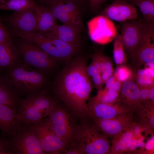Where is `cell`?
<instances>
[{
    "label": "cell",
    "mask_w": 154,
    "mask_h": 154,
    "mask_svg": "<svg viewBox=\"0 0 154 154\" xmlns=\"http://www.w3.org/2000/svg\"><path fill=\"white\" fill-rule=\"evenodd\" d=\"M113 68L112 62L110 58L106 56L103 70L101 74L103 85L113 74Z\"/></svg>",
    "instance_id": "32"
},
{
    "label": "cell",
    "mask_w": 154,
    "mask_h": 154,
    "mask_svg": "<svg viewBox=\"0 0 154 154\" xmlns=\"http://www.w3.org/2000/svg\"><path fill=\"white\" fill-rule=\"evenodd\" d=\"M67 0L72 1L76 3L77 2L79 1H80L81 0Z\"/></svg>",
    "instance_id": "46"
},
{
    "label": "cell",
    "mask_w": 154,
    "mask_h": 154,
    "mask_svg": "<svg viewBox=\"0 0 154 154\" xmlns=\"http://www.w3.org/2000/svg\"><path fill=\"white\" fill-rule=\"evenodd\" d=\"M26 98L44 117L48 116L56 106L53 100L42 94L33 95Z\"/></svg>",
    "instance_id": "24"
},
{
    "label": "cell",
    "mask_w": 154,
    "mask_h": 154,
    "mask_svg": "<svg viewBox=\"0 0 154 154\" xmlns=\"http://www.w3.org/2000/svg\"><path fill=\"white\" fill-rule=\"evenodd\" d=\"M3 21L16 35H28L38 32L36 16L33 8L15 11Z\"/></svg>",
    "instance_id": "6"
},
{
    "label": "cell",
    "mask_w": 154,
    "mask_h": 154,
    "mask_svg": "<svg viewBox=\"0 0 154 154\" xmlns=\"http://www.w3.org/2000/svg\"><path fill=\"white\" fill-rule=\"evenodd\" d=\"M87 105L91 117L98 119H112L134 112L121 100L114 104H109L98 102L94 97L89 99Z\"/></svg>",
    "instance_id": "11"
},
{
    "label": "cell",
    "mask_w": 154,
    "mask_h": 154,
    "mask_svg": "<svg viewBox=\"0 0 154 154\" xmlns=\"http://www.w3.org/2000/svg\"><path fill=\"white\" fill-rule=\"evenodd\" d=\"M145 70V72L141 75H137L134 73L132 80L139 87L151 88L154 86V78L150 76Z\"/></svg>",
    "instance_id": "31"
},
{
    "label": "cell",
    "mask_w": 154,
    "mask_h": 154,
    "mask_svg": "<svg viewBox=\"0 0 154 154\" xmlns=\"http://www.w3.org/2000/svg\"><path fill=\"white\" fill-rule=\"evenodd\" d=\"M87 25L90 39L98 44H105L110 42L117 34L112 20L102 15L93 18L88 22Z\"/></svg>",
    "instance_id": "8"
},
{
    "label": "cell",
    "mask_w": 154,
    "mask_h": 154,
    "mask_svg": "<svg viewBox=\"0 0 154 154\" xmlns=\"http://www.w3.org/2000/svg\"><path fill=\"white\" fill-rule=\"evenodd\" d=\"M131 126L134 136L135 138L142 135V133L144 132L147 133L144 127L140 123L135 121Z\"/></svg>",
    "instance_id": "35"
},
{
    "label": "cell",
    "mask_w": 154,
    "mask_h": 154,
    "mask_svg": "<svg viewBox=\"0 0 154 154\" xmlns=\"http://www.w3.org/2000/svg\"><path fill=\"white\" fill-rule=\"evenodd\" d=\"M102 15L120 23L136 19L138 17L136 7L124 0H115L104 9Z\"/></svg>",
    "instance_id": "15"
},
{
    "label": "cell",
    "mask_w": 154,
    "mask_h": 154,
    "mask_svg": "<svg viewBox=\"0 0 154 154\" xmlns=\"http://www.w3.org/2000/svg\"><path fill=\"white\" fill-rule=\"evenodd\" d=\"M139 87L140 90L141 104L142 105H147L149 91L151 88L139 86Z\"/></svg>",
    "instance_id": "36"
},
{
    "label": "cell",
    "mask_w": 154,
    "mask_h": 154,
    "mask_svg": "<svg viewBox=\"0 0 154 154\" xmlns=\"http://www.w3.org/2000/svg\"><path fill=\"white\" fill-rule=\"evenodd\" d=\"M127 2H131L133 4L135 2L139 0H124Z\"/></svg>",
    "instance_id": "45"
},
{
    "label": "cell",
    "mask_w": 154,
    "mask_h": 154,
    "mask_svg": "<svg viewBox=\"0 0 154 154\" xmlns=\"http://www.w3.org/2000/svg\"><path fill=\"white\" fill-rule=\"evenodd\" d=\"M11 84L8 78L0 75V104L15 109L16 100Z\"/></svg>",
    "instance_id": "25"
},
{
    "label": "cell",
    "mask_w": 154,
    "mask_h": 154,
    "mask_svg": "<svg viewBox=\"0 0 154 154\" xmlns=\"http://www.w3.org/2000/svg\"><path fill=\"white\" fill-rule=\"evenodd\" d=\"M120 94V92L102 89L98 91L97 96L94 97L97 101L100 102L113 105L121 100Z\"/></svg>",
    "instance_id": "29"
},
{
    "label": "cell",
    "mask_w": 154,
    "mask_h": 154,
    "mask_svg": "<svg viewBox=\"0 0 154 154\" xmlns=\"http://www.w3.org/2000/svg\"><path fill=\"white\" fill-rule=\"evenodd\" d=\"M33 8L36 16L38 32L46 33L56 24V19L48 8L36 4Z\"/></svg>",
    "instance_id": "20"
},
{
    "label": "cell",
    "mask_w": 154,
    "mask_h": 154,
    "mask_svg": "<svg viewBox=\"0 0 154 154\" xmlns=\"http://www.w3.org/2000/svg\"><path fill=\"white\" fill-rule=\"evenodd\" d=\"M73 137L82 154H110V138L97 129L91 117L74 130Z\"/></svg>",
    "instance_id": "2"
},
{
    "label": "cell",
    "mask_w": 154,
    "mask_h": 154,
    "mask_svg": "<svg viewBox=\"0 0 154 154\" xmlns=\"http://www.w3.org/2000/svg\"><path fill=\"white\" fill-rule=\"evenodd\" d=\"M116 80V79L113 74L105 82V84L106 85L104 89L107 90L108 89Z\"/></svg>",
    "instance_id": "43"
},
{
    "label": "cell",
    "mask_w": 154,
    "mask_h": 154,
    "mask_svg": "<svg viewBox=\"0 0 154 154\" xmlns=\"http://www.w3.org/2000/svg\"><path fill=\"white\" fill-rule=\"evenodd\" d=\"M137 148L136 138L134 137L128 147L126 153H136Z\"/></svg>",
    "instance_id": "40"
},
{
    "label": "cell",
    "mask_w": 154,
    "mask_h": 154,
    "mask_svg": "<svg viewBox=\"0 0 154 154\" xmlns=\"http://www.w3.org/2000/svg\"><path fill=\"white\" fill-rule=\"evenodd\" d=\"M92 78L93 84L97 89L98 91L102 89L103 84L101 74L99 72H97Z\"/></svg>",
    "instance_id": "38"
},
{
    "label": "cell",
    "mask_w": 154,
    "mask_h": 154,
    "mask_svg": "<svg viewBox=\"0 0 154 154\" xmlns=\"http://www.w3.org/2000/svg\"><path fill=\"white\" fill-rule=\"evenodd\" d=\"M13 151L22 154H42L43 150L39 141L32 130L23 131L14 138L13 143Z\"/></svg>",
    "instance_id": "16"
},
{
    "label": "cell",
    "mask_w": 154,
    "mask_h": 154,
    "mask_svg": "<svg viewBox=\"0 0 154 154\" xmlns=\"http://www.w3.org/2000/svg\"><path fill=\"white\" fill-rule=\"evenodd\" d=\"M134 114V121L142 125L147 133L154 134V105H143Z\"/></svg>",
    "instance_id": "21"
},
{
    "label": "cell",
    "mask_w": 154,
    "mask_h": 154,
    "mask_svg": "<svg viewBox=\"0 0 154 154\" xmlns=\"http://www.w3.org/2000/svg\"><path fill=\"white\" fill-rule=\"evenodd\" d=\"M30 129L37 137L45 153H59L65 150L66 144L55 134L46 121L35 123Z\"/></svg>",
    "instance_id": "9"
},
{
    "label": "cell",
    "mask_w": 154,
    "mask_h": 154,
    "mask_svg": "<svg viewBox=\"0 0 154 154\" xmlns=\"http://www.w3.org/2000/svg\"><path fill=\"white\" fill-rule=\"evenodd\" d=\"M39 2L42 3H47L49 4L50 2L52 0H37Z\"/></svg>",
    "instance_id": "44"
},
{
    "label": "cell",
    "mask_w": 154,
    "mask_h": 154,
    "mask_svg": "<svg viewBox=\"0 0 154 154\" xmlns=\"http://www.w3.org/2000/svg\"><path fill=\"white\" fill-rule=\"evenodd\" d=\"M3 17L0 16V42L11 37L7 27L3 23Z\"/></svg>",
    "instance_id": "34"
},
{
    "label": "cell",
    "mask_w": 154,
    "mask_h": 154,
    "mask_svg": "<svg viewBox=\"0 0 154 154\" xmlns=\"http://www.w3.org/2000/svg\"></svg>",
    "instance_id": "47"
},
{
    "label": "cell",
    "mask_w": 154,
    "mask_h": 154,
    "mask_svg": "<svg viewBox=\"0 0 154 154\" xmlns=\"http://www.w3.org/2000/svg\"><path fill=\"white\" fill-rule=\"evenodd\" d=\"M131 125L112 139L110 154L126 153L131 141L135 137Z\"/></svg>",
    "instance_id": "23"
},
{
    "label": "cell",
    "mask_w": 154,
    "mask_h": 154,
    "mask_svg": "<svg viewBox=\"0 0 154 154\" xmlns=\"http://www.w3.org/2000/svg\"><path fill=\"white\" fill-rule=\"evenodd\" d=\"M133 73L131 69L125 65L118 66L113 75L117 80L123 83L132 80Z\"/></svg>",
    "instance_id": "30"
},
{
    "label": "cell",
    "mask_w": 154,
    "mask_h": 154,
    "mask_svg": "<svg viewBox=\"0 0 154 154\" xmlns=\"http://www.w3.org/2000/svg\"><path fill=\"white\" fill-rule=\"evenodd\" d=\"M120 23L121 26L120 35L125 51L131 55L140 44L145 22L135 19Z\"/></svg>",
    "instance_id": "12"
},
{
    "label": "cell",
    "mask_w": 154,
    "mask_h": 154,
    "mask_svg": "<svg viewBox=\"0 0 154 154\" xmlns=\"http://www.w3.org/2000/svg\"><path fill=\"white\" fill-rule=\"evenodd\" d=\"M80 32L71 26L57 23L49 32L42 33L46 35L63 42L69 43L79 42V34Z\"/></svg>",
    "instance_id": "19"
},
{
    "label": "cell",
    "mask_w": 154,
    "mask_h": 154,
    "mask_svg": "<svg viewBox=\"0 0 154 154\" xmlns=\"http://www.w3.org/2000/svg\"><path fill=\"white\" fill-rule=\"evenodd\" d=\"M122 84V83L116 79L110 88L108 90L113 92H120Z\"/></svg>",
    "instance_id": "41"
},
{
    "label": "cell",
    "mask_w": 154,
    "mask_h": 154,
    "mask_svg": "<svg viewBox=\"0 0 154 154\" xmlns=\"http://www.w3.org/2000/svg\"><path fill=\"white\" fill-rule=\"evenodd\" d=\"M133 4L139 8L144 21L154 23V0H139Z\"/></svg>",
    "instance_id": "27"
},
{
    "label": "cell",
    "mask_w": 154,
    "mask_h": 154,
    "mask_svg": "<svg viewBox=\"0 0 154 154\" xmlns=\"http://www.w3.org/2000/svg\"><path fill=\"white\" fill-rule=\"evenodd\" d=\"M151 137L145 143L141 154H153L154 153V135H151Z\"/></svg>",
    "instance_id": "33"
},
{
    "label": "cell",
    "mask_w": 154,
    "mask_h": 154,
    "mask_svg": "<svg viewBox=\"0 0 154 154\" xmlns=\"http://www.w3.org/2000/svg\"><path fill=\"white\" fill-rule=\"evenodd\" d=\"M91 9L94 11L98 10L106 0H88Z\"/></svg>",
    "instance_id": "39"
},
{
    "label": "cell",
    "mask_w": 154,
    "mask_h": 154,
    "mask_svg": "<svg viewBox=\"0 0 154 154\" xmlns=\"http://www.w3.org/2000/svg\"><path fill=\"white\" fill-rule=\"evenodd\" d=\"M20 121L15 109L0 104V129L4 132L10 134Z\"/></svg>",
    "instance_id": "22"
},
{
    "label": "cell",
    "mask_w": 154,
    "mask_h": 154,
    "mask_svg": "<svg viewBox=\"0 0 154 154\" xmlns=\"http://www.w3.org/2000/svg\"><path fill=\"white\" fill-rule=\"evenodd\" d=\"M113 53L114 60L118 66L122 65L127 61L126 54L119 34H117L114 39Z\"/></svg>",
    "instance_id": "28"
},
{
    "label": "cell",
    "mask_w": 154,
    "mask_h": 154,
    "mask_svg": "<svg viewBox=\"0 0 154 154\" xmlns=\"http://www.w3.org/2000/svg\"><path fill=\"white\" fill-rule=\"evenodd\" d=\"M20 63L11 67L9 72V79L13 85L22 90L31 91L44 84L46 80L43 73Z\"/></svg>",
    "instance_id": "5"
},
{
    "label": "cell",
    "mask_w": 154,
    "mask_h": 154,
    "mask_svg": "<svg viewBox=\"0 0 154 154\" xmlns=\"http://www.w3.org/2000/svg\"><path fill=\"white\" fill-rule=\"evenodd\" d=\"M87 71L88 75L90 78L98 72L96 68L92 62L88 66H87Z\"/></svg>",
    "instance_id": "42"
},
{
    "label": "cell",
    "mask_w": 154,
    "mask_h": 154,
    "mask_svg": "<svg viewBox=\"0 0 154 154\" xmlns=\"http://www.w3.org/2000/svg\"><path fill=\"white\" fill-rule=\"evenodd\" d=\"M21 38L17 42V48L24 64L42 73L54 67L56 60L33 42Z\"/></svg>",
    "instance_id": "4"
},
{
    "label": "cell",
    "mask_w": 154,
    "mask_h": 154,
    "mask_svg": "<svg viewBox=\"0 0 154 154\" xmlns=\"http://www.w3.org/2000/svg\"><path fill=\"white\" fill-rule=\"evenodd\" d=\"M18 37L33 42L56 60L68 61L79 48V42H65L38 32L32 35Z\"/></svg>",
    "instance_id": "3"
},
{
    "label": "cell",
    "mask_w": 154,
    "mask_h": 154,
    "mask_svg": "<svg viewBox=\"0 0 154 154\" xmlns=\"http://www.w3.org/2000/svg\"><path fill=\"white\" fill-rule=\"evenodd\" d=\"M49 4L48 8L56 19L80 32L84 30V27L78 7L76 3L67 0H52Z\"/></svg>",
    "instance_id": "7"
},
{
    "label": "cell",
    "mask_w": 154,
    "mask_h": 154,
    "mask_svg": "<svg viewBox=\"0 0 154 154\" xmlns=\"http://www.w3.org/2000/svg\"><path fill=\"white\" fill-rule=\"evenodd\" d=\"M134 112H132L108 119L91 118L97 129L112 139L131 125L135 120Z\"/></svg>",
    "instance_id": "13"
},
{
    "label": "cell",
    "mask_w": 154,
    "mask_h": 154,
    "mask_svg": "<svg viewBox=\"0 0 154 154\" xmlns=\"http://www.w3.org/2000/svg\"><path fill=\"white\" fill-rule=\"evenodd\" d=\"M69 61L56 78L55 92L76 116L85 119L90 116L87 102L93 88V83L87 73L84 57L78 56Z\"/></svg>",
    "instance_id": "1"
},
{
    "label": "cell",
    "mask_w": 154,
    "mask_h": 154,
    "mask_svg": "<svg viewBox=\"0 0 154 154\" xmlns=\"http://www.w3.org/2000/svg\"><path fill=\"white\" fill-rule=\"evenodd\" d=\"M36 4L33 0H0V9L19 11L32 8Z\"/></svg>",
    "instance_id": "26"
},
{
    "label": "cell",
    "mask_w": 154,
    "mask_h": 154,
    "mask_svg": "<svg viewBox=\"0 0 154 154\" xmlns=\"http://www.w3.org/2000/svg\"><path fill=\"white\" fill-rule=\"evenodd\" d=\"M139 64L145 66L154 62V23L145 22L141 40L135 51L131 55Z\"/></svg>",
    "instance_id": "10"
},
{
    "label": "cell",
    "mask_w": 154,
    "mask_h": 154,
    "mask_svg": "<svg viewBox=\"0 0 154 154\" xmlns=\"http://www.w3.org/2000/svg\"><path fill=\"white\" fill-rule=\"evenodd\" d=\"M21 56L11 38L0 42V70L21 62Z\"/></svg>",
    "instance_id": "18"
},
{
    "label": "cell",
    "mask_w": 154,
    "mask_h": 154,
    "mask_svg": "<svg viewBox=\"0 0 154 154\" xmlns=\"http://www.w3.org/2000/svg\"><path fill=\"white\" fill-rule=\"evenodd\" d=\"M11 147V143L7 140L0 139V154H10L11 153L9 151Z\"/></svg>",
    "instance_id": "37"
},
{
    "label": "cell",
    "mask_w": 154,
    "mask_h": 154,
    "mask_svg": "<svg viewBox=\"0 0 154 154\" xmlns=\"http://www.w3.org/2000/svg\"><path fill=\"white\" fill-rule=\"evenodd\" d=\"M120 98L123 103L134 112L142 106L139 88L132 80L123 83L120 92Z\"/></svg>",
    "instance_id": "17"
},
{
    "label": "cell",
    "mask_w": 154,
    "mask_h": 154,
    "mask_svg": "<svg viewBox=\"0 0 154 154\" xmlns=\"http://www.w3.org/2000/svg\"><path fill=\"white\" fill-rule=\"evenodd\" d=\"M48 116L46 121L53 132L66 144L70 143L73 138L74 130L66 112L56 106Z\"/></svg>",
    "instance_id": "14"
}]
</instances>
